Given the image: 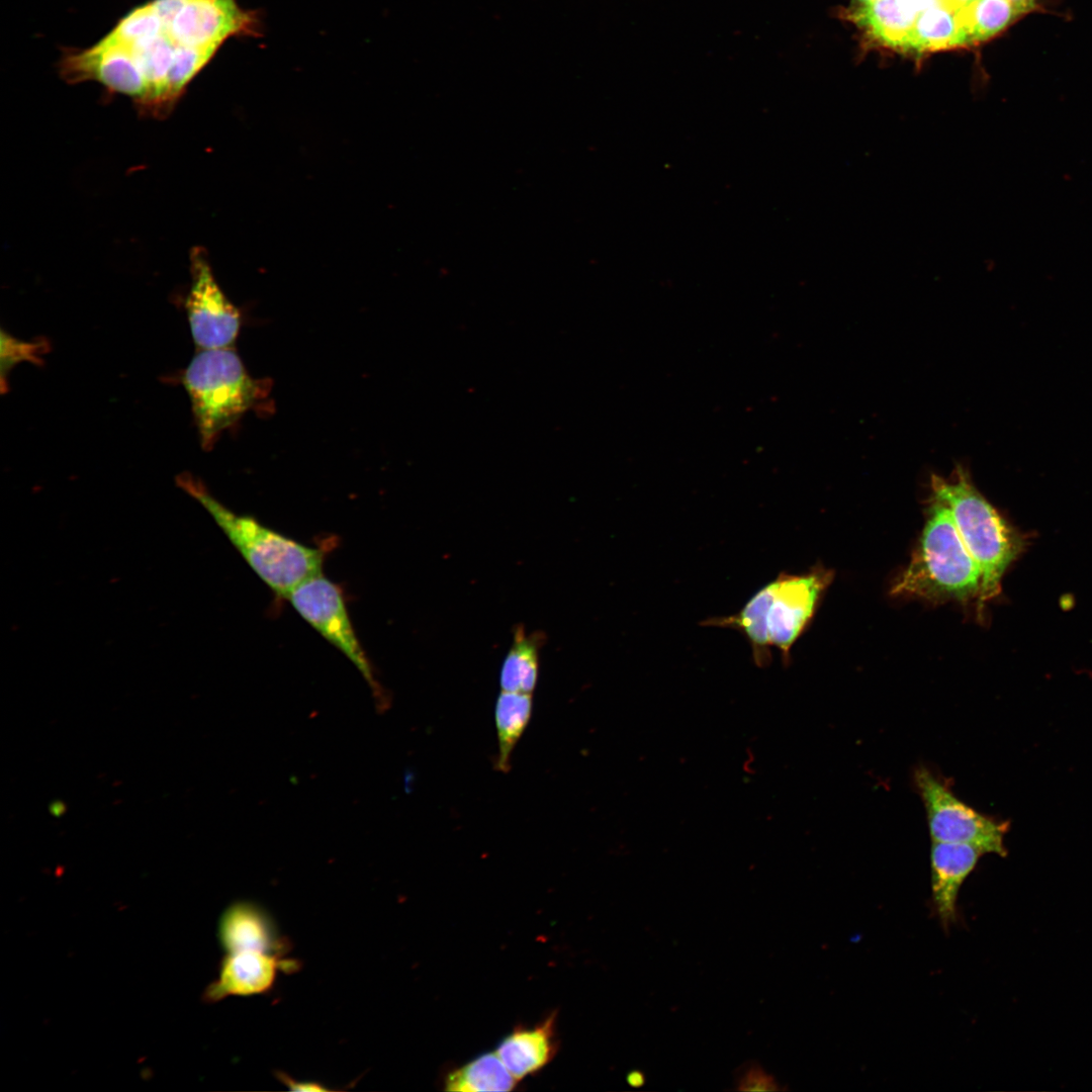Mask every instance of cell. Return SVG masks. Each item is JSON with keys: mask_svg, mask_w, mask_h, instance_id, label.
I'll list each match as a JSON object with an SVG mask.
<instances>
[{"mask_svg": "<svg viewBox=\"0 0 1092 1092\" xmlns=\"http://www.w3.org/2000/svg\"><path fill=\"white\" fill-rule=\"evenodd\" d=\"M872 1L874 0H851V6H859Z\"/></svg>", "mask_w": 1092, "mask_h": 1092, "instance_id": "27", "label": "cell"}, {"mask_svg": "<svg viewBox=\"0 0 1092 1092\" xmlns=\"http://www.w3.org/2000/svg\"><path fill=\"white\" fill-rule=\"evenodd\" d=\"M555 1051L553 1019L548 1018L532 1028H517L503 1039L496 1054L517 1079L538 1071L552 1058Z\"/></svg>", "mask_w": 1092, "mask_h": 1092, "instance_id": "14", "label": "cell"}, {"mask_svg": "<svg viewBox=\"0 0 1092 1092\" xmlns=\"http://www.w3.org/2000/svg\"><path fill=\"white\" fill-rule=\"evenodd\" d=\"M833 573L816 566L803 574L781 572L759 588L736 613L710 617L701 625L741 633L750 645L753 662L765 667L777 647L788 663L794 643L810 624Z\"/></svg>", "mask_w": 1092, "mask_h": 1092, "instance_id": "2", "label": "cell"}, {"mask_svg": "<svg viewBox=\"0 0 1092 1092\" xmlns=\"http://www.w3.org/2000/svg\"><path fill=\"white\" fill-rule=\"evenodd\" d=\"M627 1081L632 1087H640L644 1084L645 1078L641 1072L634 1071L628 1075Z\"/></svg>", "mask_w": 1092, "mask_h": 1092, "instance_id": "26", "label": "cell"}, {"mask_svg": "<svg viewBox=\"0 0 1092 1092\" xmlns=\"http://www.w3.org/2000/svg\"><path fill=\"white\" fill-rule=\"evenodd\" d=\"M974 1H976V0H938L939 4L942 7L946 8V9H948L950 11H957V10H959V9L973 3Z\"/></svg>", "mask_w": 1092, "mask_h": 1092, "instance_id": "25", "label": "cell"}, {"mask_svg": "<svg viewBox=\"0 0 1092 1092\" xmlns=\"http://www.w3.org/2000/svg\"><path fill=\"white\" fill-rule=\"evenodd\" d=\"M968 46L956 12L936 5L917 15L903 52L920 55Z\"/></svg>", "mask_w": 1092, "mask_h": 1092, "instance_id": "15", "label": "cell"}, {"mask_svg": "<svg viewBox=\"0 0 1092 1092\" xmlns=\"http://www.w3.org/2000/svg\"><path fill=\"white\" fill-rule=\"evenodd\" d=\"M874 42L903 52L917 15L898 0H874L851 6L844 14Z\"/></svg>", "mask_w": 1092, "mask_h": 1092, "instance_id": "13", "label": "cell"}, {"mask_svg": "<svg viewBox=\"0 0 1092 1092\" xmlns=\"http://www.w3.org/2000/svg\"><path fill=\"white\" fill-rule=\"evenodd\" d=\"M738 1091H777L782 1090L778 1081L769 1075L760 1065L751 1064L744 1069L737 1079Z\"/></svg>", "mask_w": 1092, "mask_h": 1092, "instance_id": "21", "label": "cell"}, {"mask_svg": "<svg viewBox=\"0 0 1092 1092\" xmlns=\"http://www.w3.org/2000/svg\"><path fill=\"white\" fill-rule=\"evenodd\" d=\"M954 12L969 46L995 37L1023 16L1008 0H976Z\"/></svg>", "mask_w": 1092, "mask_h": 1092, "instance_id": "18", "label": "cell"}, {"mask_svg": "<svg viewBox=\"0 0 1092 1092\" xmlns=\"http://www.w3.org/2000/svg\"><path fill=\"white\" fill-rule=\"evenodd\" d=\"M276 1077L291 1091H329L325 1085L314 1081H296L283 1072H276Z\"/></svg>", "mask_w": 1092, "mask_h": 1092, "instance_id": "22", "label": "cell"}, {"mask_svg": "<svg viewBox=\"0 0 1092 1092\" xmlns=\"http://www.w3.org/2000/svg\"><path fill=\"white\" fill-rule=\"evenodd\" d=\"M296 612L340 650L368 684L378 712H385L390 696L381 686L352 624L343 590L323 572L298 584L286 598Z\"/></svg>", "mask_w": 1092, "mask_h": 1092, "instance_id": "7", "label": "cell"}, {"mask_svg": "<svg viewBox=\"0 0 1092 1092\" xmlns=\"http://www.w3.org/2000/svg\"><path fill=\"white\" fill-rule=\"evenodd\" d=\"M47 340L20 341L4 330L1 331V390L5 393L8 388L7 374L18 362L29 361L40 365L42 355L48 352Z\"/></svg>", "mask_w": 1092, "mask_h": 1092, "instance_id": "20", "label": "cell"}, {"mask_svg": "<svg viewBox=\"0 0 1092 1092\" xmlns=\"http://www.w3.org/2000/svg\"><path fill=\"white\" fill-rule=\"evenodd\" d=\"M914 784L926 811L932 841L964 843L1005 857L1008 821L986 816L959 799L944 779L926 766L914 770Z\"/></svg>", "mask_w": 1092, "mask_h": 1092, "instance_id": "8", "label": "cell"}, {"mask_svg": "<svg viewBox=\"0 0 1092 1092\" xmlns=\"http://www.w3.org/2000/svg\"><path fill=\"white\" fill-rule=\"evenodd\" d=\"M256 11L237 0H148L87 48H64L57 63L70 84L97 82L129 97L140 113L164 118L231 37L254 36Z\"/></svg>", "mask_w": 1092, "mask_h": 1092, "instance_id": "1", "label": "cell"}, {"mask_svg": "<svg viewBox=\"0 0 1092 1092\" xmlns=\"http://www.w3.org/2000/svg\"><path fill=\"white\" fill-rule=\"evenodd\" d=\"M204 450L263 396L265 386L232 348L198 350L182 374Z\"/></svg>", "mask_w": 1092, "mask_h": 1092, "instance_id": "6", "label": "cell"}, {"mask_svg": "<svg viewBox=\"0 0 1092 1092\" xmlns=\"http://www.w3.org/2000/svg\"><path fill=\"white\" fill-rule=\"evenodd\" d=\"M927 519L905 570L891 594L933 603L979 600L981 571L963 542L948 510L928 497Z\"/></svg>", "mask_w": 1092, "mask_h": 1092, "instance_id": "3", "label": "cell"}, {"mask_svg": "<svg viewBox=\"0 0 1092 1092\" xmlns=\"http://www.w3.org/2000/svg\"><path fill=\"white\" fill-rule=\"evenodd\" d=\"M191 284L185 308L198 350L232 348L240 333V310L217 284L202 248L190 253Z\"/></svg>", "mask_w": 1092, "mask_h": 1092, "instance_id": "9", "label": "cell"}, {"mask_svg": "<svg viewBox=\"0 0 1092 1092\" xmlns=\"http://www.w3.org/2000/svg\"><path fill=\"white\" fill-rule=\"evenodd\" d=\"M929 497L948 510L958 532L981 571V603L1000 590L1001 578L1021 550V540L983 496L969 469L956 464L948 476L932 473Z\"/></svg>", "mask_w": 1092, "mask_h": 1092, "instance_id": "4", "label": "cell"}, {"mask_svg": "<svg viewBox=\"0 0 1092 1092\" xmlns=\"http://www.w3.org/2000/svg\"><path fill=\"white\" fill-rule=\"evenodd\" d=\"M985 853L970 844L932 841L931 902L943 930L958 921V898L966 879Z\"/></svg>", "mask_w": 1092, "mask_h": 1092, "instance_id": "11", "label": "cell"}, {"mask_svg": "<svg viewBox=\"0 0 1092 1092\" xmlns=\"http://www.w3.org/2000/svg\"><path fill=\"white\" fill-rule=\"evenodd\" d=\"M284 953L265 950L226 952L220 963L217 979L204 994L209 1002L229 996H253L267 993L280 972L298 969V963L284 959Z\"/></svg>", "mask_w": 1092, "mask_h": 1092, "instance_id": "10", "label": "cell"}, {"mask_svg": "<svg viewBox=\"0 0 1092 1092\" xmlns=\"http://www.w3.org/2000/svg\"><path fill=\"white\" fill-rule=\"evenodd\" d=\"M218 938L226 952L254 949L285 954L288 948L267 912L250 901L235 902L224 910Z\"/></svg>", "mask_w": 1092, "mask_h": 1092, "instance_id": "12", "label": "cell"}, {"mask_svg": "<svg viewBox=\"0 0 1092 1092\" xmlns=\"http://www.w3.org/2000/svg\"><path fill=\"white\" fill-rule=\"evenodd\" d=\"M517 1081L496 1053H487L451 1072L445 1081V1089L462 1092L510 1091Z\"/></svg>", "mask_w": 1092, "mask_h": 1092, "instance_id": "19", "label": "cell"}, {"mask_svg": "<svg viewBox=\"0 0 1092 1092\" xmlns=\"http://www.w3.org/2000/svg\"><path fill=\"white\" fill-rule=\"evenodd\" d=\"M543 640L542 633L527 634L522 625L517 626L500 669L503 691L532 694L538 680L539 650Z\"/></svg>", "mask_w": 1092, "mask_h": 1092, "instance_id": "16", "label": "cell"}, {"mask_svg": "<svg viewBox=\"0 0 1092 1092\" xmlns=\"http://www.w3.org/2000/svg\"><path fill=\"white\" fill-rule=\"evenodd\" d=\"M906 9L912 11L916 15L922 11L936 5H940L938 0H898Z\"/></svg>", "mask_w": 1092, "mask_h": 1092, "instance_id": "23", "label": "cell"}, {"mask_svg": "<svg viewBox=\"0 0 1092 1092\" xmlns=\"http://www.w3.org/2000/svg\"><path fill=\"white\" fill-rule=\"evenodd\" d=\"M178 482L205 507L253 570L277 596L286 599L302 581L323 572V549L293 540L253 517L232 512L188 473L180 475Z\"/></svg>", "mask_w": 1092, "mask_h": 1092, "instance_id": "5", "label": "cell"}, {"mask_svg": "<svg viewBox=\"0 0 1092 1092\" xmlns=\"http://www.w3.org/2000/svg\"><path fill=\"white\" fill-rule=\"evenodd\" d=\"M1023 16L1040 8L1042 0H1008Z\"/></svg>", "mask_w": 1092, "mask_h": 1092, "instance_id": "24", "label": "cell"}, {"mask_svg": "<svg viewBox=\"0 0 1092 1092\" xmlns=\"http://www.w3.org/2000/svg\"><path fill=\"white\" fill-rule=\"evenodd\" d=\"M532 694L503 691L494 708L498 753L495 768L508 772L513 750L532 715Z\"/></svg>", "mask_w": 1092, "mask_h": 1092, "instance_id": "17", "label": "cell"}]
</instances>
